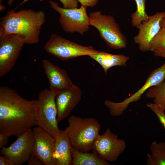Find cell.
<instances>
[{
	"label": "cell",
	"instance_id": "484cf974",
	"mask_svg": "<svg viewBox=\"0 0 165 165\" xmlns=\"http://www.w3.org/2000/svg\"><path fill=\"white\" fill-rule=\"evenodd\" d=\"M81 5L88 7H93L98 2L99 0H77Z\"/></svg>",
	"mask_w": 165,
	"mask_h": 165
},
{
	"label": "cell",
	"instance_id": "7402d4cb",
	"mask_svg": "<svg viewBox=\"0 0 165 165\" xmlns=\"http://www.w3.org/2000/svg\"><path fill=\"white\" fill-rule=\"evenodd\" d=\"M165 50V28H162L152 40L149 51L153 53Z\"/></svg>",
	"mask_w": 165,
	"mask_h": 165
},
{
	"label": "cell",
	"instance_id": "277c9868",
	"mask_svg": "<svg viewBox=\"0 0 165 165\" xmlns=\"http://www.w3.org/2000/svg\"><path fill=\"white\" fill-rule=\"evenodd\" d=\"M89 17L90 25L97 30L108 46L114 49L126 47V37L113 16L103 14L100 11H97L90 13Z\"/></svg>",
	"mask_w": 165,
	"mask_h": 165
},
{
	"label": "cell",
	"instance_id": "7c38bea8",
	"mask_svg": "<svg viewBox=\"0 0 165 165\" xmlns=\"http://www.w3.org/2000/svg\"><path fill=\"white\" fill-rule=\"evenodd\" d=\"M165 17V12H158L149 16L147 20L143 21L136 27L138 32L134 40V43L138 45L140 50L149 51L151 42L162 28V22Z\"/></svg>",
	"mask_w": 165,
	"mask_h": 165
},
{
	"label": "cell",
	"instance_id": "5bb4252c",
	"mask_svg": "<svg viewBox=\"0 0 165 165\" xmlns=\"http://www.w3.org/2000/svg\"><path fill=\"white\" fill-rule=\"evenodd\" d=\"M42 64L49 81L50 90L56 95L74 85L64 69L46 59L42 60Z\"/></svg>",
	"mask_w": 165,
	"mask_h": 165
},
{
	"label": "cell",
	"instance_id": "ac0fdd59",
	"mask_svg": "<svg viewBox=\"0 0 165 165\" xmlns=\"http://www.w3.org/2000/svg\"><path fill=\"white\" fill-rule=\"evenodd\" d=\"M72 165H110L93 150L92 153L84 152L72 147L71 149Z\"/></svg>",
	"mask_w": 165,
	"mask_h": 165
},
{
	"label": "cell",
	"instance_id": "52a82bcc",
	"mask_svg": "<svg viewBox=\"0 0 165 165\" xmlns=\"http://www.w3.org/2000/svg\"><path fill=\"white\" fill-rule=\"evenodd\" d=\"M44 49L48 53L63 61L98 52L92 46H82L54 33L51 34Z\"/></svg>",
	"mask_w": 165,
	"mask_h": 165
},
{
	"label": "cell",
	"instance_id": "9a60e30c",
	"mask_svg": "<svg viewBox=\"0 0 165 165\" xmlns=\"http://www.w3.org/2000/svg\"><path fill=\"white\" fill-rule=\"evenodd\" d=\"M82 95L80 88L75 84L71 88L56 95V103L58 123L69 115L80 101Z\"/></svg>",
	"mask_w": 165,
	"mask_h": 165
},
{
	"label": "cell",
	"instance_id": "8fae6325",
	"mask_svg": "<svg viewBox=\"0 0 165 165\" xmlns=\"http://www.w3.org/2000/svg\"><path fill=\"white\" fill-rule=\"evenodd\" d=\"M9 146L1 148V154L11 160L15 165L27 162L32 153L34 137L32 129H29L18 137Z\"/></svg>",
	"mask_w": 165,
	"mask_h": 165
},
{
	"label": "cell",
	"instance_id": "603a6c76",
	"mask_svg": "<svg viewBox=\"0 0 165 165\" xmlns=\"http://www.w3.org/2000/svg\"><path fill=\"white\" fill-rule=\"evenodd\" d=\"M146 106L154 113L165 130V109L153 103H148Z\"/></svg>",
	"mask_w": 165,
	"mask_h": 165
},
{
	"label": "cell",
	"instance_id": "44dd1931",
	"mask_svg": "<svg viewBox=\"0 0 165 165\" xmlns=\"http://www.w3.org/2000/svg\"><path fill=\"white\" fill-rule=\"evenodd\" d=\"M134 0L136 4V9L131 14V23L133 26L136 27L143 21L147 20L149 16L145 10L146 0Z\"/></svg>",
	"mask_w": 165,
	"mask_h": 165
},
{
	"label": "cell",
	"instance_id": "ffe728a7",
	"mask_svg": "<svg viewBox=\"0 0 165 165\" xmlns=\"http://www.w3.org/2000/svg\"><path fill=\"white\" fill-rule=\"evenodd\" d=\"M146 97L153 98V103L165 109V79L160 84L150 88L146 92Z\"/></svg>",
	"mask_w": 165,
	"mask_h": 165
},
{
	"label": "cell",
	"instance_id": "f1b7e54d",
	"mask_svg": "<svg viewBox=\"0 0 165 165\" xmlns=\"http://www.w3.org/2000/svg\"><path fill=\"white\" fill-rule=\"evenodd\" d=\"M154 55L156 57H160L165 58V50H161L154 52Z\"/></svg>",
	"mask_w": 165,
	"mask_h": 165
},
{
	"label": "cell",
	"instance_id": "d6a6232c",
	"mask_svg": "<svg viewBox=\"0 0 165 165\" xmlns=\"http://www.w3.org/2000/svg\"><path fill=\"white\" fill-rule=\"evenodd\" d=\"M3 0H0V4H2V2Z\"/></svg>",
	"mask_w": 165,
	"mask_h": 165
},
{
	"label": "cell",
	"instance_id": "4fadbf2b",
	"mask_svg": "<svg viewBox=\"0 0 165 165\" xmlns=\"http://www.w3.org/2000/svg\"><path fill=\"white\" fill-rule=\"evenodd\" d=\"M34 142L32 153L45 165H56L53 156L55 138L39 126L33 129Z\"/></svg>",
	"mask_w": 165,
	"mask_h": 165
},
{
	"label": "cell",
	"instance_id": "d6986e66",
	"mask_svg": "<svg viewBox=\"0 0 165 165\" xmlns=\"http://www.w3.org/2000/svg\"><path fill=\"white\" fill-rule=\"evenodd\" d=\"M151 153H147V165H165V142L154 141L149 147Z\"/></svg>",
	"mask_w": 165,
	"mask_h": 165
},
{
	"label": "cell",
	"instance_id": "8992f818",
	"mask_svg": "<svg viewBox=\"0 0 165 165\" xmlns=\"http://www.w3.org/2000/svg\"><path fill=\"white\" fill-rule=\"evenodd\" d=\"M51 7L60 14L59 21L67 33L78 32L83 35L90 28V18L86 11V7L66 9L60 7L58 3L50 0Z\"/></svg>",
	"mask_w": 165,
	"mask_h": 165
},
{
	"label": "cell",
	"instance_id": "9c48e42d",
	"mask_svg": "<svg viewBox=\"0 0 165 165\" xmlns=\"http://www.w3.org/2000/svg\"><path fill=\"white\" fill-rule=\"evenodd\" d=\"M25 44L20 36L14 34L0 35V76L13 68Z\"/></svg>",
	"mask_w": 165,
	"mask_h": 165
},
{
	"label": "cell",
	"instance_id": "d4e9b609",
	"mask_svg": "<svg viewBox=\"0 0 165 165\" xmlns=\"http://www.w3.org/2000/svg\"><path fill=\"white\" fill-rule=\"evenodd\" d=\"M28 165H44L43 162L38 157L32 153L27 161Z\"/></svg>",
	"mask_w": 165,
	"mask_h": 165
},
{
	"label": "cell",
	"instance_id": "30bf717a",
	"mask_svg": "<svg viewBox=\"0 0 165 165\" xmlns=\"http://www.w3.org/2000/svg\"><path fill=\"white\" fill-rule=\"evenodd\" d=\"M126 144L118 138L109 128L99 135L94 142L92 150L102 159L108 162L117 161L126 149Z\"/></svg>",
	"mask_w": 165,
	"mask_h": 165
},
{
	"label": "cell",
	"instance_id": "ba28073f",
	"mask_svg": "<svg viewBox=\"0 0 165 165\" xmlns=\"http://www.w3.org/2000/svg\"><path fill=\"white\" fill-rule=\"evenodd\" d=\"M165 79V63L153 70L148 77L144 84L136 92L123 101L115 102L108 100H105V105L109 109L112 116H119L128 108L130 104L140 100L142 94L151 87L158 85Z\"/></svg>",
	"mask_w": 165,
	"mask_h": 165
},
{
	"label": "cell",
	"instance_id": "1f68e13d",
	"mask_svg": "<svg viewBox=\"0 0 165 165\" xmlns=\"http://www.w3.org/2000/svg\"><path fill=\"white\" fill-rule=\"evenodd\" d=\"M162 28H165V17L164 18L163 20L162 21L161 24Z\"/></svg>",
	"mask_w": 165,
	"mask_h": 165
},
{
	"label": "cell",
	"instance_id": "2e32d148",
	"mask_svg": "<svg viewBox=\"0 0 165 165\" xmlns=\"http://www.w3.org/2000/svg\"><path fill=\"white\" fill-rule=\"evenodd\" d=\"M53 156L56 165H72V143L65 130H61L55 138Z\"/></svg>",
	"mask_w": 165,
	"mask_h": 165
},
{
	"label": "cell",
	"instance_id": "e0dca14e",
	"mask_svg": "<svg viewBox=\"0 0 165 165\" xmlns=\"http://www.w3.org/2000/svg\"><path fill=\"white\" fill-rule=\"evenodd\" d=\"M98 62L103 68L105 73L115 66H126V62L129 59L128 57L122 54H114L103 51H99L88 56Z\"/></svg>",
	"mask_w": 165,
	"mask_h": 165
},
{
	"label": "cell",
	"instance_id": "4316f807",
	"mask_svg": "<svg viewBox=\"0 0 165 165\" xmlns=\"http://www.w3.org/2000/svg\"><path fill=\"white\" fill-rule=\"evenodd\" d=\"M0 165H15L13 162L8 157L0 156Z\"/></svg>",
	"mask_w": 165,
	"mask_h": 165
},
{
	"label": "cell",
	"instance_id": "cb8c5ba5",
	"mask_svg": "<svg viewBox=\"0 0 165 165\" xmlns=\"http://www.w3.org/2000/svg\"><path fill=\"white\" fill-rule=\"evenodd\" d=\"M30 0H23L16 8H17ZM62 3L63 7L66 9L78 8L79 2L77 0H59Z\"/></svg>",
	"mask_w": 165,
	"mask_h": 165
},
{
	"label": "cell",
	"instance_id": "6da1fadb",
	"mask_svg": "<svg viewBox=\"0 0 165 165\" xmlns=\"http://www.w3.org/2000/svg\"><path fill=\"white\" fill-rule=\"evenodd\" d=\"M37 101L24 98L9 87H1L0 133L18 137L37 125Z\"/></svg>",
	"mask_w": 165,
	"mask_h": 165
},
{
	"label": "cell",
	"instance_id": "4dcf8cb0",
	"mask_svg": "<svg viewBox=\"0 0 165 165\" xmlns=\"http://www.w3.org/2000/svg\"><path fill=\"white\" fill-rule=\"evenodd\" d=\"M5 7L4 5H2V4H0V11H2L4 10L5 9Z\"/></svg>",
	"mask_w": 165,
	"mask_h": 165
},
{
	"label": "cell",
	"instance_id": "5b68a950",
	"mask_svg": "<svg viewBox=\"0 0 165 165\" xmlns=\"http://www.w3.org/2000/svg\"><path fill=\"white\" fill-rule=\"evenodd\" d=\"M56 96L50 90L46 89L41 91L37 99L36 108L37 126L54 138L61 130L58 125Z\"/></svg>",
	"mask_w": 165,
	"mask_h": 165
},
{
	"label": "cell",
	"instance_id": "3957f363",
	"mask_svg": "<svg viewBox=\"0 0 165 165\" xmlns=\"http://www.w3.org/2000/svg\"><path fill=\"white\" fill-rule=\"evenodd\" d=\"M68 126L64 129L72 147L80 151L89 152L94 142L100 135L101 126L96 119L82 118L75 115L68 119Z\"/></svg>",
	"mask_w": 165,
	"mask_h": 165
},
{
	"label": "cell",
	"instance_id": "7a4b0ae2",
	"mask_svg": "<svg viewBox=\"0 0 165 165\" xmlns=\"http://www.w3.org/2000/svg\"><path fill=\"white\" fill-rule=\"evenodd\" d=\"M45 21L42 11L29 9L16 11L12 9L0 18V35H16L21 36L26 44H37Z\"/></svg>",
	"mask_w": 165,
	"mask_h": 165
},
{
	"label": "cell",
	"instance_id": "f546056e",
	"mask_svg": "<svg viewBox=\"0 0 165 165\" xmlns=\"http://www.w3.org/2000/svg\"><path fill=\"white\" fill-rule=\"evenodd\" d=\"M14 0H9L7 4L9 6H11L13 3Z\"/></svg>",
	"mask_w": 165,
	"mask_h": 165
},
{
	"label": "cell",
	"instance_id": "83f0119b",
	"mask_svg": "<svg viewBox=\"0 0 165 165\" xmlns=\"http://www.w3.org/2000/svg\"><path fill=\"white\" fill-rule=\"evenodd\" d=\"M8 136L0 133V148H1L5 147L8 142L9 139Z\"/></svg>",
	"mask_w": 165,
	"mask_h": 165
}]
</instances>
